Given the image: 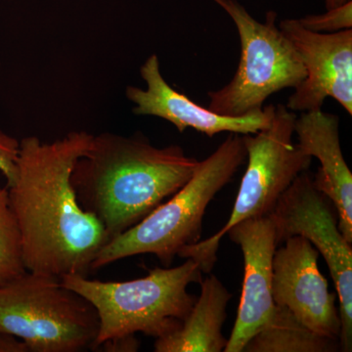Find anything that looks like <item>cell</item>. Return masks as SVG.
<instances>
[{"instance_id":"6da1fadb","label":"cell","mask_w":352,"mask_h":352,"mask_svg":"<svg viewBox=\"0 0 352 352\" xmlns=\"http://www.w3.org/2000/svg\"><path fill=\"white\" fill-rule=\"evenodd\" d=\"M92 134L69 132L54 142L36 136L20 141L9 200L22 242L25 270L61 280L87 276L110 236L99 219L83 210L72 184L76 161Z\"/></svg>"},{"instance_id":"7a4b0ae2","label":"cell","mask_w":352,"mask_h":352,"mask_svg":"<svg viewBox=\"0 0 352 352\" xmlns=\"http://www.w3.org/2000/svg\"><path fill=\"white\" fill-rule=\"evenodd\" d=\"M198 164L180 146L157 148L142 135L106 132L94 135L76 161L72 184L112 239L182 189Z\"/></svg>"},{"instance_id":"3957f363","label":"cell","mask_w":352,"mask_h":352,"mask_svg":"<svg viewBox=\"0 0 352 352\" xmlns=\"http://www.w3.org/2000/svg\"><path fill=\"white\" fill-rule=\"evenodd\" d=\"M175 267H156L147 276L124 282L90 280L69 274L61 283L96 310L98 333L91 349H98L136 333L156 339L178 328L196 302L190 284H201L203 271L194 259Z\"/></svg>"},{"instance_id":"277c9868","label":"cell","mask_w":352,"mask_h":352,"mask_svg":"<svg viewBox=\"0 0 352 352\" xmlns=\"http://www.w3.org/2000/svg\"><path fill=\"white\" fill-rule=\"evenodd\" d=\"M247 159L243 135L231 133L210 156L199 161L188 182L136 226L102 248L91 270L138 254H154L168 267L179 252L201 241L206 210Z\"/></svg>"},{"instance_id":"5b68a950","label":"cell","mask_w":352,"mask_h":352,"mask_svg":"<svg viewBox=\"0 0 352 352\" xmlns=\"http://www.w3.org/2000/svg\"><path fill=\"white\" fill-rule=\"evenodd\" d=\"M98 329L95 308L58 278L25 271L0 285V333L18 338L30 352L91 349Z\"/></svg>"},{"instance_id":"8992f818","label":"cell","mask_w":352,"mask_h":352,"mask_svg":"<svg viewBox=\"0 0 352 352\" xmlns=\"http://www.w3.org/2000/svg\"><path fill=\"white\" fill-rule=\"evenodd\" d=\"M296 120L295 112L278 104L270 126L243 135L248 166L230 217L219 232L184 248L177 256L194 259L203 273H210L217 261L220 241L231 227L245 219L272 214L284 192L308 170L314 159L293 142Z\"/></svg>"},{"instance_id":"52a82bcc","label":"cell","mask_w":352,"mask_h":352,"mask_svg":"<svg viewBox=\"0 0 352 352\" xmlns=\"http://www.w3.org/2000/svg\"><path fill=\"white\" fill-rule=\"evenodd\" d=\"M233 20L241 43L237 71L230 82L208 92V108L219 115L239 117L263 110L271 95L296 88L307 72L296 48L277 27V13L265 23L254 19L237 0H212Z\"/></svg>"},{"instance_id":"ba28073f","label":"cell","mask_w":352,"mask_h":352,"mask_svg":"<svg viewBox=\"0 0 352 352\" xmlns=\"http://www.w3.org/2000/svg\"><path fill=\"white\" fill-rule=\"evenodd\" d=\"M279 245L293 236L309 241L328 264L340 300V351H352V248L339 229L328 197L315 187L308 170L300 173L277 201L272 214Z\"/></svg>"},{"instance_id":"9c48e42d","label":"cell","mask_w":352,"mask_h":352,"mask_svg":"<svg viewBox=\"0 0 352 352\" xmlns=\"http://www.w3.org/2000/svg\"><path fill=\"white\" fill-rule=\"evenodd\" d=\"M279 29L296 48L307 76L289 96L293 112L321 110L328 97L352 115V29L315 32L298 19H285Z\"/></svg>"},{"instance_id":"30bf717a","label":"cell","mask_w":352,"mask_h":352,"mask_svg":"<svg viewBox=\"0 0 352 352\" xmlns=\"http://www.w3.org/2000/svg\"><path fill=\"white\" fill-rule=\"evenodd\" d=\"M319 252L302 236H293L277 248L273 258L272 296L275 305L289 308L296 318L319 335L340 340L338 295L329 292L318 267Z\"/></svg>"},{"instance_id":"8fae6325","label":"cell","mask_w":352,"mask_h":352,"mask_svg":"<svg viewBox=\"0 0 352 352\" xmlns=\"http://www.w3.org/2000/svg\"><path fill=\"white\" fill-rule=\"evenodd\" d=\"M226 235L244 256V281L237 318L224 352H243L247 342L274 312L273 258L279 243L271 215L243 220Z\"/></svg>"},{"instance_id":"7c38bea8","label":"cell","mask_w":352,"mask_h":352,"mask_svg":"<svg viewBox=\"0 0 352 352\" xmlns=\"http://www.w3.org/2000/svg\"><path fill=\"white\" fill-rule=\"evenodd\" d=\"M140 75L147 85L146 89L126 87L127 99L135 104L132 112L138 116H154L168 120L179 132L193 129L208 138L220 132L245 135L256 133L270 126L274 117L275 105L272 104L258 112L239 117L219 115L208 108L201 107L166 82L162 75L156 54L146 60L141 67Z\"/></svg>"},{"instance_id":"4fadbf2b","label":"cell","mask_w":352,"mask_h":352,"mask_svg":"<svg viewBox=\"0 0 352 352\" xmlns=\"http://www.w3.org/2000/svg\"><path fill=\"white\" fill-rule=\"evenodd\" d=\"M295 133L298 147L320 161L321 168L314 176L315 187L335 206L340 231L351 244L352 173L340 147L339 118L322 109L302 113L296 117Z\"/></svg>"},{"instance_id":"5bb4252c","label":"cell","mask_w":352,"mask_h":352,"mask_svg":"<svg viewBox=\"0 0 352 352\" xmlns=\"http://www.w3.org/2000/svg\"><path fill=\"white\" fill-rule=\"evenodd\" d=\"M232 298L214 275L201 280V294L178 328L157 339L156 352H220L228 340L222 333Z\"/></svg>"},{"instance_id":"9a60e30c","label":"cell","mask_w":352,"mask_h":352,"mask_svg":"<svg viewBox=\"0 0 352 352\" xmlns=\"http://www.w3.org/2000/svg\"><path fill=\"white\" fill-rule=\"evenodd\" d=\"M340 340L319 335L285 307L276 305L268 321L252 336L243 352H335Z\"/></svg>"},{"instance_id":"2e32d148","label":"cell","mask_w":352,"mask_h":352,"mask_svg":"<svg viewBox=\"0 0 352 352\" xmlns=\"http://www.w3.org/2000/svg\"><path fill=\"white\" fill-rule=\"evenodd\" d=\"M25 271L19 226L11 208L8 188L0 186V285Z\"/></svg>"},{"instance_id":"e0dca14e","label":"cell","mask_w":352,"mask_h":352,"mask_svg":"<svg viewBox=\"0 0 352 352\" xmlns=\"http://www.w3.org/2000/svg\"><path fill=\"white\" fill-rule=\"evenodd\" d=\"M305 29L315 32H336L352 29V1L328 9L320 15H307L298 19Z\"/></svg>"},{"instance_id":"ac0fdd59","label":"cell","mask_w":352,"mask_h":352,"mask_svg":"<svg viewBox=\"0 0 352 352\" xmlns=\"http://www.w3.org/2000/svg\"><path fill=\"white\" fill-rule=\"evenodd\" d=\"M19 150L20 141L0 131V173L6 177L7 186L15 177Z\"/></svg>"},{"instance_id":"d6986e66","label":"cell","mask_w":352,"mask_h":352,"mask_svg":"<svg viewBox=\"0 0 352 352\" xmlns=\"http://www.w3.org/2000/svg\"><path fill=\"white\" fill-rule=\"evenodd\" d=\"M0 352H30L24 342L7 333H0Z\"/></svg>"},{"instance_id":"ffe728a7","label":"cell","mask_w":352,"mask_h":352,"mask_svg":"<svg viewBox=\"0 0 352 352\" xmlns=\"http://www.w3.org/2000/svg\"><path fill=\"white\" fill-rule=\"evenodd\" d=\"M349 1H351V0H326V7H327V9H331L333 7L342 6V4Z\"/></svg>"}]
</instances>
